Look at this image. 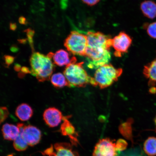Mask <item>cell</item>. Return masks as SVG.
<instances>
[{
	"label": "cell",
	"instance_id": "603a6c76",
	"mask_svg": "<svg viewBox=\"0 0 156 156\" xmlns=\"http://www.w3.org/2000/svg\"><path fill=\"white\" fill-rule=\"evenodd\" d=\"M0 111H1V113H0V115H1L0 119H1V120H0V122H1V123H2V122H4L6 119L8 118L9 115V110H8L7 107H1Z\"/></svg>",
	"mask_w": 156,
	"mask_h": 156
},
{
	"label": "cell",
	"instance_id": "83f0119b",
	"mask_svg": "<svg viewBox=\"0 0 156 156\" xmlns=\"http://www.w3.org/2000/svg\"><path fill=\"white\" fill-rule=\"evenodd\" d=\"M15 69L16 71H20L21 68L20 66L17 64L16 65L15 67Z\"/></svg>",
	"mask_w": 156,
	"mask_h": 156
},
{
	"label": "cell",
	"instance_id": "5b68a950",
	"mask_svg": "<svg viewBox=\"0 0 156 156\" xmlns=\"http://www.w3.org/2000/svg\"><path fill=\"white\" fill-rule=\"evenodd\" d=\"M64 45L74 55L85 56L87 45V36L73 31L66 39Z\"/></svg>",
	"mask_w": 156,
	"mask_h": 156
},
{
	"label": "cell",
	"instance_id": "f1b7e54d",
	"mask_svg": "<svg viewBox=\"0 0 156 156\" xmlns=\"http://www.w3.org/2000/svg\"><path fill=\"white\" fill-rule=\"evenodd\" d=\"M154 122H155V131L156 132V115L155 118V119H154Z\"/></svg>",
	"mask_w": 156,
	"mask_h": 156
},
{
	"label": "cell",
	"instance_id": "cb8c5ba5",
	"mask_svg": "<svg viewBox=\"0 0 156 156\" xmlns=\"http://www.w3.org/2000/svg\"><path fill=\"white\" fill-rule=\"evenodd\" d=\"M6 67H9L13 63L15 59L14 57L10 55H5L4 57Z\"/></svg>",
	"mask_w": 156,
	"mask_h": 156
},
{
	"label": "cell",
	"instance_id": "52a82bcc",
	"mask_svg": "<svg viewBox=\"0 0 156 156\" xmlns=\"http://www.w3.org/2000/svg\"><path fill=\"white\" fill-rule=\"evenodd\" d=\"M116 144L110 138H103L96 144L93 156H117Z\"/></svg>",
	"mask_w": 156,
	"mask_h": 156
},
{
	"label": "cell",
	"instance_id": "7402d4cb",
	"mask_svg": "<svg viewBox=\"0 0 156 156\" xmlns=\"http://www.w3.org/2000/svg\"><path fill=\"white\" fill-rule=\"evenodd\" d=\"M27 37H28L29 44H30L32 49L34 50V41H33V37L34 34V32L32 29H28L26 30Z\"/></svg>",
	"mask_w": 156,
	"mask_h": 156
},
{
	"label": "cell",
	"instance_id": "e0dca14e",
	"mask_svg": "<svg viewBox=\"0 0 156 156\" xmlns=\"http://www.w3.org/2000/svg\"><path fill=\"white\" fill-rule=\"evenodd\" d=\"M143 73L150 82L156 83V58L145 66Z\"/></svg>",
	"mask_w": 156,
	"mask_h": 156
},
{
	"label": "cell",
	"instance_id": "ac0fdd59",
	"mask_svg": "<svg viewBox=\"0 0 156 156\" xmlns=\"http://www.w3.org/2000/svg\"><path fill=\"white\" fill-rule=\"evenodd\" d=\"M50 80L52 85L56 87L61 88L65 87H69V83L65 75L62 73L53 74L51 77Z\"/></svg>",
	"mask_w": 156,
	"mask_h": 156
},
{
	"label": "cell",
	"instance_id": "4fadbf2b",
	"mask_svg": "<svg viewBox=\"0 0 156 156\" xmlns=\"http://www.w3.org/2000/svg\"><path fill=\"white\" fill-rule=\"evenodd\" d=\"M24 125L21 123L17 124L20 130L19 133L13 142V146L17 151H25L28 148V144L25 138L24 134Z\"/></svg>",
	"mask_w": 156,
	"mask_h": 156
},
{
	"label": "cell",
	"instance_id": "30bf717a",
	"mask_svg": "<svg viewBox=\"0 0 156 156\" xmlns=\"http://www.w3.org/2000/svg\"><path fill=\"white\" fill-rule=\"evenodd\" d=\"M48 55L52 58L55 64L59 67L67 66L72 62L77 61L76 57L70 58L69 53L62 49L58 50L54 53L50 52Z\"/></svg>",
	"mask_w": 156,
	"mask_h": 156
},
{
	"label": "cell",
	"instance_id": "d4e9b609",
	"mask_svg": "<svg viewBox=\"0 0 156 156\" xmlns=\"http://www.w3.org/2000/svg\"><path fill=\"white\" fill-rule=\"evenodd\" d=\"M84 3L90 6H93L98 3L100 0H82Z\"/></svg>",
	"mask_w": 156,
	"mask_h": 156
},
{
	"label": "cell",
	"instance_id": "8fae6325",
	"mask_svg": "<svg viewBox=\"0 0 156 156\" xmlns=\"http://www.w3.org/2000/svg\"><path fill=\"white\" fill-rule=\"evenodd\" d=\"M24 134L28 145L31 146L38 144L41 138L42 133L40 130L30 125L24 126Z\"/></svg>",
	"mask_w": 156,
	"mask_h": 156
},
{
	"label": "cell",
	"instance_id": "8992f818",
	"mask_svg": "<svg viewBox=\"0 0 156 156\" xmlns=\"http://www.w3.org/2000/svg\"><path fill=\"white\" fill-rule=\"evenodd\" d=\"M48 156H78V154L74 151L71 144L66 142L56 143L51 145L42 153Z\"/></svg>",
	"mask_w": 156,
	"mask_h": 156
},
{
	"label": "cell",
	"instance_id": "277c9868",
	"mask_svg": "<svg viewBox=\"0 0 156 156\" xmlns=\"http://www.w3.org/2000/svg\"><path fill=\"white\" fill-rule=\"evenodd\" d=\"M121 68H115L112 64H106L98 68L94 77L96 86L104 89L112 85L118 80L122 75Z\"/></svg>",
	"mask_w": 156,
	"mask_h": 156
},
{
	"label": "cell",
	"instance_id": "9a60e30c",
	"mask_svg": "<svg viewBox=\"0 0 156 156\" xmlns=\"http://www.w3.org/2000/svg\"><path fill=\"white\" fill-rule=\"evenodd\" d=\"M4 138L9 141H14L19 133V129L14 125L6 123L2 128Z\"/></svg>",
	"mask_w": 156,
	"mask_h": 156
},
{
	"label": "cell",
	"instance_id": "f546056e",
	"mask_svg": "<svg viewBox=\"0 0 156 156\" xmlns=\"http://www.w3.org/2000/svg\"><path fill=\"white\" fill-rule=\"evenodd\" d=\"M9 156H13L12 155H9Z\"/></svg>",
	"mask_w": 156,
	"mask_h": 156
},
{
	"label": "cell",
	"instance_id": "7a4b0ae2",
	"mask_svg": "<svg viewBox=\"0 0 156 156\" xmlns=\"http://www.w3.org/2000/svg\"><path fill=\"white\" fill-rule=\"evenodd\" d=\"M30 73L40 82L48 80L55 69L51 58L38 52H34L30 59Z\"/></svg>",
	"mask_w": 156,
	"mask_h": 156
},
{
	"label": "cell",
	"instance_id": "7c38bea8",
	"mask_svg": "<svg viewBox=\"0 0 156 156\" xmlns=\"http://www.w3.org/2000/svg\"><path fill=\"white\" fill-rule=\"evenodd\" d=\"M68 116H64L60 132L62 135L69 137L72 145L76 146L79 142L77 139L78 134L73 124L68 120Z\"/></svg>",
	"mask_w": 156,
	"mask_h": 156
},
{
	"label": "cell",
	"instance_id": "44dd1931",
	"mask_svg": "<svg viewBox=\"0 0 156 156\" xmlns=\"http://www.w3.org/2000/svg\"><path fill=\"white\" fill-rule=\"evenodd\" d=\"M127 142L125 140L122 139L118 140L116 144V149L117 151H124L127 147Z\"/></svg>",
	"mask_w": 156,
	"mask_h": 156
},
{
	"label": "cell",
	"instance_id": "ba28073f",
	"mask_svg": "<svg viewBox=\"0 0 156 156\" xmlns=\"http://www.w3.org/2000/svg\"><path fill=\"white\" fill-rule=\"evenodd\" d=\"M130 37L124 32H121L112 39V46L115 51V55L121 57L122 54L128 52L132 43Z\"/></svg>",
	"mask_w": 156,
	"mask_h": 156
},
{
	"label": "cell",
	"instance_id": "d6986e66",
	"mask_svg": "<svg viewBox=\"0 0 156 156\" xmlns=\"http://www.w3.org/2000/svg\"><path fill=\"white\" fill-rule=\"evenodd\" d=\"M144 150L148 156H156V137L150 136L144 142Z\"/></svg>",
	"mask_w": 156,
	"mask_h": 156
},
{
	"label": "cell",
	"instance_id": "4316f807",
	"mask_svg": "<svg viewBox=\"0 0 156 156\" xmlns=\"http://www.w3.org/2000/svg\"><path fill=\"white\" fill-rule=\"evenodd\" d=\"M17 28V25L15 23H11L10 24V28L11 30H15Z\"/></svg>",
	"mask_w": 156,
	"mask_h": 156
},
{
	"label": "cell",
	"instance_id": "4dcf8cb0",
	"mask_svg": "<svg viewBox=\"0 0 156 156\" xmlns=\"http://www.w3.org/2000/svg\"><path fill=\"white\" fill-rule=\"evenodd\" d=\"M143 156V155H141V156Z\"/></svg>",
	"mask_w": 156,
	"mask_h": 156
},
{
	"label": "cell",
	"instance_id": "5bb4252c",
	"mask_svg": "<svg viewBox=\"0 0 156 156\" xmlns=\"http://www.w3.org/2000/svg\"><path fill=\"white\" fill-rule=\"evenodd\" d=\"M33 113L32 107L26 103L19 105L15 111L16 115L23 122L30 119L33 115Z\"/></svg>",
	"mask_w": 156,
	"mask_h": 156
},
{
	"label": "cell",
	"instance_id": "ffe728a7",
	"mask_svg": "<svg viewBox=\"0 0 156 156\" xmlns=\"http://www.w3.org/2000/svg\"><path fill=\"white\" fill-rule=\"evenodd\" d=\"M147 34L151 38L156 39V22L145 25Z\"/></svg>",
	"mask_w": 156,
	"mask_h": 156
},
{
	"label": "cell",
	"instance_id": "6da1fadb",
	"mask_svg": "<svg viewBox=\"0 0 156 156\" xmlns=\"http://www.w3.org/2000/svg\"><path fill=\"white\" fill-rule=\"evenodd\" d=\"M87 35V45L85 56L87 67L97 69L108 64L112 58L110 50L112 39L100 32L89 31Z\"/></svg>",
	"mask_w": 156,
	"mask_h": 156
},
{
	"label": "cell",
	"instance_id": "2e32d148",
	"mask_svg": "<svg viewBox=\"0 0 156 156\" xmlns=\"http://www.w3.org/2000/svg\"><path fill=\"white\" fill-rule=\"evenodd\" d=\"M142 13L147 18L153 19L156 17V3L147 0L142 2L140 5Z\"/></svg>",
	"mask_w": 156,
	"mask_h": 156
},
{
	"label": "cell",
	"instance_id": "484cf974",
	"mask_svg": "<svg viewBox=\"0 0 156 156\" xmlns=\"http://www.w3.org/2000/svg\"><path fill=\"white\" fill-rule=\"evenodd\" d=\"M19 22L20 24L24 25L26 24L27 23L26 19L23 17H20Z\"/></svg>",
	"mask_w": 156,
	"mask_h": 156
},
{
	"label": "cell",
	"instance_id": "9c48e42d",
	"mask_svg": "<svg viewBox=\"0 0 156 156\" xmlns=\"http://www.w3.org/2000/svg\"><path fill=\"white\" fill-rule=\"evenodd\" d=\"M64 116L58 109L50 107L45 110L43 114L44 120L50 127H55L63 120Z\"/></svg>",
	"mask_w": 156,
	"mask_h": 156
},
{
	"label": "cell",
	"instance_id": "3957f363",
	"mask_svg": "<svg viewBox=\"0 0 156 156\" xmlns=\"http://www.w3.org/2000/svg\"><path fill=\"white\" fill-rule=\"evenodd\" d=\"M83 64V62L77 63L76 62H74L66 66L64 75L67 79L69 87H83L88 84L96 86L94 78L90 76L84 69Z\"/></svg>",
	"mask_w": 156,
	"mask_h": 156
}]
</instances>
